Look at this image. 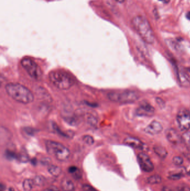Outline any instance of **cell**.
<instances>
[{"mask_svg":"<svg viewBox=\"0 0 190 191\" xmlns=\"http://www.w3.org/2000/svg\"><path fill=\"white\" fill-rule=\"evenodd\" d=\"M45 147L49 154L59 161H66L70 157V152L63 144L55 141H45Z\"/></svg>","mask_w":190,"mask_h":191,"instance_id":"277c9868","label":"cell"},{"mask_svg":"<svg viewBox=\"0 0 190 191\" xmlns=\"http://www.w3.org/2000/svg\"><path fill=\"white\" fill-rule=\"evenodd\" d=\"M83 189L84 191H97L94 188L88 184L84 185L83 186Z\"/></svg>","mask_w":190,"mask_h":191,"instance_id":"4316f807","label":"cell"},{"mask_svg":"<svg viewBox=\"0 0 190 191\" xmlns=\"http://www.w3.org/2000/svg\"><path fill=\"white\" fill-rule=\"evenodd\" d=\"M188 70H189V71H190V68H189V69H188Z\"/></svg>","mask_w":190,"mask_h":191,"instance_id":"d590c367","label":"cell"},{"mask_svg":"<svg viewBox=\"0 0 190 191\" xmlns=\"http://www.w3.org/2000/svg\"><path fill=\"white\" fill-rule=\"evenodd\" d=\"M109 100L119 104H130L136 101L139 98L137 92L132 90L123 92H112L108 94Z\"/></svg>","mask_w":190,"mask_h":191,"instance_id":"5b68a950","label":"cell"},{"mask_svg":"<svg viewBox=\"0 0 190 191\" xmlns=\"http://www.w3.org/2000/svg\"><path fill=\"white\" fill-rule=\"evenodd\" d=\"M5 90L9 96L21 104H30L34 100V95L33 92L29 88L21 84L16 83L7 84Z\"/></svg>","mask_w":190,"mask_h":191,"instance_id":"6da1fadb","label":"cell"},{"mask_svg":"<svg viewBox=\"0 0 190 191\" xmlns=\"http://www.w3.org/2000/svg\"><path fill=\"white\" fill-rule=\"evenodd\" d=\"M21 64L30 77L39 80L43 76V72L38 64L29 57H25L21 61Z\"/></svg>","mask_w":190,"mask_h":191,"instance_id":"8992f818","label":"cell"},{"mask_svg":"<svg viewBox=\"0 0 190 191\" xmlns=\"http://www.w3.org/2000/svg\"><path fill=\"white\" fill-rule=\"evenodd\" d=\"M48 172L54 177H57L60 176V174L62 172V170H61V168L58 166L54 165H50L48 168Z\"/></svg>","mask_w":190,"mask_h":191,"instance_id":"2e32d148","label":"cell"},{"mask_svg":"<svg viewBox=\"0 0 190 191\" xmlns=\"http://www.w3.org/2000/svg\"><path fill=\"white\" fill-rule=\"evenodd\" d=\"M137 160L142 171L147 173L154 171V164L147 154L144 153H139L137 155Z\"/></svg>","mask_w":190,"mask_h":191,"instance_id":"ba28073f","label":"cell"},{"mask_svg":"<svg viewBox=\"0 0 190 191\" xmlns=\"http://www.w3.org/2000/svg\"><path fill=\"white\" fill-rule=\"evenodd\" d=\"M34 184L37 186H41L45 183V178L41 175H37L33 179Z\"/></svg>","mask_w":190,"mask_h":191,"instance_id":"ffe728a7","label":"cell"},{"mask_svg":"<svg viewBox=\"0 0 190 191\" xmlns=\"http://www.w3.org/2000/svg\"><path fill=\"white\" fill-rule=\"evenodd\" d=\"M159 1H164V0H159Z\"/></svg>","mask_w":190,"mask_h":191,"instance_id":"8d00e7d4","label":"cell"},{"mask_svg":"<svg viewBox=\"0 0 190 191\" xmlns=\"http://www.w3.org/2000/svg\"><path fill=\"white\" fill-rule=\"evenodd\" d=\"M1 191H5V190H4V191H1ZM15 191V190H14V189L10 187V188L9 189V191Z\"/></svg>","mask_w":190,"mask_h":191,"instance_id":"836d02e7","label":"cell"},{"mask_svg":"<svg viewBox=\"0 0 190 191\" xmlns=\"http://www.w3.org/2000/svg\"><path fill=\"white\" fill-rule=\"evenodd\" d=\"M154 153L157 154L159 157L162 159H164L166 157L168 154V152L166 149L161 146H155L154 147Z\"/></svg>","mask_w":190,"mask_h":191,"instance_id":"9a60e30c","label":"cell"},{"mask_svg":"<svg viewBox=\"0 0 190 191\" xmlns=\"http://www.w3.org/2000/svg\"><path fill=\"white\" fill-rule=\"evenodd\" d=\"M154 108L146 102L140 104L136 110V114L140 116H152L154 115Z\"/></svg>","mask_w":190,"mask_h":191,"instance_id":"9c48e42d","label":"cell"},{"mask_svg":"<svg viewBox=\"0 0 190 191\" xmlns=\"http://www.w3.org/2000/svg\"><path fill=\"white\" fill-rule=\"evenodd\" d=\"M166 136L167 140L172 144L177 145L182 141L181 136L174 129H169L167 130L166 131Z\"/></svg>","mask_w":190,"mask_h":191,"instance_id":"8fae6325","label":"cell"},{"mask_svg":"<svg viewBox=\"0 0 190 191\" xmlns=\"http://www.w3.org/2000/svg\"><path fill=\"white\" fill-rule=\"evenodd\" d=\"M162 191H173L170 188L167 187H164L162 189Z\"/></svg>","mask_w":190,"mask_h":191,"instance_id":"4dcf8cb0","label":"cell"},{"mask_svg":"<svg viewBox=\"0 0 190 191\" xmlns=\"http://www.w3.org/2000/svg\"><path fill=\"white\" fill-rule=\"evenodd\" d=\"M147 183L150 184H159L162 182V178L158 174H154L148 178Z\"/></svg>","mask_w":190,"mask_h":191,"instance_id":"e0dca14e","label":"cell"},{"mask_svg":"<svg viewBox=\"0 0 190 191\" xmlns=\"http://www.w3.org/2000/svg\"><path fill=\"white\" fill-rule=\"evenodd\" d=\"M77 169H78V168H77L76 167L72 166V167H70L69 168V172H70L71 174H73L75 171H77Z\"/></svg>","mask_w":190,"mask_h":191,"instance_id":"f546056e","label":"cell"},{"mask_svg":"<svg viewBox=\"0 0 190 191\" xmlns=\"http://www.w3.org/2000/svg\"><path fill=\"white\" fill-rule=\"evenodd\" d=\"M182 141L187 147H190V131H185L181 136Z\"/></svg>","mask_w":190,"mask_h":191,"instance_id":"d6986e66","label":"cell"},{"mask_svg":"<svg viewBox=\"0 0 190 191\" xmlns=\"http://www.w3.org/2000/svg\"><path fill=\"white\" fill-rule=\"evenodd\" d=\"M49 80L55 87L60 90H69L75 83L74 78L70 73L62 69L50 72Z\"/></svg>","mask_w":190,"mask_h":191,"instance_id":"7a4b0ae2","label":"cell"},{"mask_svg":"<svg viewBox=\"0 0 190 191\" xmlns=\"http://www.w3.org/2000/svg\"><path fill=\"white\" fill-rule=\"evenodd\" d=\"M83 141L88 145H93L94 144V139L90 135H85L83 137Z\"/></svg>","mask_w":190,"mask_h":191,"instance_id":"7402d4cb","label":"cell"},{"mask_svg":"<svg viewBox=\"0 0 190 191\" xmlns=\"http://www.w3.org/2000/svg\"><path fill=\"white\" fill-rule=\"evenodd\" d=\"M132 24L142 39L147 43L154 41V31L147 19L142 16H136L132 20Z\"/></svg>","mask_w":190,"mask_h":191,"instance_id":"3957f363","label":"cell"},{"mask_svg":"<svg viewBox=\"0 0 190 191\" xmlns=\"http://www.w3.org/2000/svg\"><path fill=\"white\" fill-rule=\"evenodd\" d=\"M6 156L7 157H8L9 159H10V158L14 159V158H15V157H16V155L14 154V153H13L10 152V151H8V152H7Z\"/></svg>","mask_w":190,"mask_h":191,"instance_id":"f1b7e54d","label":"cell"},{"mask_svg":"<svg viewBox=\"0 0 190 191\" xmlns=\"http://www.w3.org/2000/svg\"><path fill=\"white\" fill-rule=\"evenodd\" d=\"M156 101L157 102V104L161 107V108H164L165 106V102L162 98L160 97H157L156 99Z\"/></svg>","mask_w":190,"mask_h":191,"instance_id":"d4e9b609","label":"cell"},{"mask_svg":"<svg viewBox=\"0 0 190 191\" xmlns=\"http://www.w3.org/2000/svg\"><path fill=\"white\" fill-rule=\"evenodd\" d=\"M116 1L118 2H119V3H123L125 1V0H116Z\"/></svg>","mask_w":190,"mask_h":191,"instance_id":"d6a6232c","label":"cell"},{"mask_svg":"<svg viewBox=\"0 0 190 191\" xmlns=\"http://www.w3.org/2000/svg\"><path fill=\"white\" fill-rule=\"evenodd\" d=\"M162 130L163 126L160 122L157 121H153L145 128L144 131L147 134L154 135L160 134Z\"/></svg>","mask_w":190,"mask_h":191,"instance_id":"30bf717a","label":"cell"},{"mask_svg":"<svg viewBox=\"0 0 190 191\" xmlns=\"http://www.w3.org/2000/svg\"><path fill=\"white\" fill-rule=\"evenodd\" d=\"M124 143L130 147L138 149H142L144 147L143 143L140 139L136 137H127L124 140Z\"/></svg>","mask_w":190,"mask_h":191,"instance_id":"7c38bea8","label":"cell"},{"mask_svg":"<svg viewBox=\"0 0 190 191\" xmlns=\"http://www.w3.org/2000/svg\"><path fill=\"white\" fill-rule=\"evenodd\" d=\"M182 177V174L179 173L171 174L168 178L169 179H172V180H178V179H180Z\"/></svg>","mask_w":190,"mask_h":191,"instance_id":"603a6c76","label":"cell"},{"mask_svg":"<svg viewBox=\"0 0 190 191\" xmlns=\"http://www.w3.org/2000/svg\"><path fill=\"white\" fill-rule=\"evenodd\" d=\"M176 120L179 129L187 131L190 129V111L187 109H181L177 113Z\"/></svg>","mask_w":190,"mask_h":191,"instance_id":"52a82bcc","label":"cell"},{"mask_svg":"<svg viewBox=\"0 0 190 191\" xmlns=\"http://www.w3.org/2000/svg\"><path fill=\"white\" fill-rule=\"evenodd\" d=\"M172 161L174 164L176 165H181V164L184 163V159L183 158L179 156H176L173 158Z\"/></svg>","mask_w":190,"mask_h":191,"instance_id":"44dd1931","label":"cell"},{"mask_svg":"<svg viewBox=\"0 0 190 191\" xmlns=\"http://www.w3.org/2000/svg\"><path fill=\"white\" fill-rule=\"evenodd\" d=\"M73 176L75 179H79L82 176V174H81V172L80 171V169H79L78 168L77 171H75L74 173H73Z\"/></svg>","mask_w":190,"mask_h":191,"instance_id":"cb8c5ba5","label":"cell"},{"mask_svg":"<svg viewBox=\"0 0 190 191\" xmlns=\"http://www.w3.org/2000/svg\"><path fill=\"white\" fill-rule=\"evenodd\" d=\"M188 175H190V171L188 172Z\"/></svg>","mask_w":190,"mask_h":191,"instance_id":"e575fe53","label":"cell"},{"mask_svg":"<svg viewBox=\"0 0 190 191\" xmlns=\"http://www.w3.org/2000/svg\"><path fill=\"white\" fill-rule=\"evenodd\" d=\"M177 77L181 85L184 87L190 86V80L187 75L182 70L177 69Z\"/></svg>","mask_w":190,"mask_h":191,"instance_id":"4fadbf2b","label":"cell"},{"mask_svg":"<svg viewBox=\"0 0 190 191\" xmlns=\"http://www.w3.org/2000/svg\"><path fill=\"white\" fill-rule=\"evenodd\" d=\"M177 191H190V188L186 185H181L177 187Z\"/></svg>","mask_w":190,"mask_h":191,"instance_id":"484cf974","label":"cell"},{"mask_svg":"<svg viewBox=\"0 0 190 191\" xmlns=\"http://www.w3.org/2000/svg\"><path fill=\"white\" fill-rule=\"evenodd\" d=\"M186 17H187V19L190 20V11L187 12V14H186Z\"/></svg>","mask_w":190,"mask_h":191,"instance_id":"1f68e13d","label":"cell"},{"mask_svg":"<svg viewBox=\"0 0 190 191\" xmlns=\"http://www.w3.org/2000/svg\"><path fill=\"white\" fill-rule=\"evenodd\" d=\"M61 187L63 191H74L75 186L72 181L68 178H65L61 183Z\"/></svg>","mask_w":190,"mask_h":191,"instance_id":"5bb4252c","label":"cell"},{"mask_svg":"<svg viewBox=\"0 0 190 191\" xmlns=\"http://www.w3.org/2000/svg\"><path fill=\"white\" fill-rule=\"evenodd\" d=\"M43 191H59V189L54 186H51L49 188H47L45 189H44Z\"/></svg>","mask_w":190,"mask_h":191,"instance_id":"83f0119b","label":"cell"},{"mask_svg":"<svg viewBox=\"0 0 190 191\" xmlns=\"http://www.w3.org/2000/svg\"><path fill=\"white\" fill-rule=\"evenodd\" d=\"M33 180L30 179H26L23 181L22 186L23 189L25 191H30L33 188L34 186Z\"/></svg>","mask_w":190,"mask_h":191,"instance_id":"ac0fdd59","label":"cell"}]
</instances>
